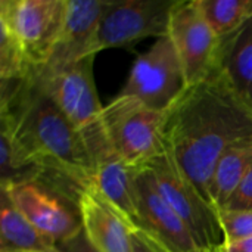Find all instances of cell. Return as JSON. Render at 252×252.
<instances>
[{
	"instance_id": "cell-1",
	"label": "cell",
	"mask_w": 252,
	"mask_h": 252,
	"mask_svg": "<svg viewBox=\"0 0 252 252\" xmlns=\"http://www.w3.org/2000/svg\"><path fill=\"white\" fill-rule=\"evenodd\" d=\"M251 139L252 108L217 68L188 86L165 112V148L210 202V188L220 158L230 148Z\"/></svg>"
},
{
	"instance_id": "cell-2",
	"label": "cell",
	"mask_w": 252,
	"mask_h": 252,
	"mask_svg": "<svg viewBox=\"0 0 252 252\" xmlns=\"http://www.w3.org/2000/svg\"><path fill=\"white\" fill-rule=\"evenodd\" d=\"M0 118L27 155L46 171L77 185H92L93 165L83 133L72 126L38 80L1 81Z\"/></svg>"
},
{
	"instance_id": "cell-3",
	"label": "cell",
	"mask_w": 252,
	"mask_h": 252,
	"mask_svg": "<svg viewBox=\"0 0 252 252\" xmlns=\"http://www.w3.org/2000/svg\"><path fill=\"white\" fill-rule=\"evenodd\" d=\"M102 126L115 154L131 168H140L162 155L165 112L136 97L117 94L102 111Z\"/></svg>"
},
{
	"instance_id": "cell-4",
	"label": "cell",
	"mask_w": 252,
	"mask_h": 252,
	"mask_svg": "<svg viewBox=\"0 0 252 252\" xmlns=\"http://www.w3.org/2000/svg\"><path fill=\"white\" fill-rule=\"evenodd\" d=\"M80 185L41 176L3 189L16 210L55 245L69 239L83 229L77 205V189Z\"/></svg>"
},
{
	"instance_id": "cell-5",
	"label": "cell",
	"mask_w": 252,
	"mask_h": 252,
	"mask_svg": "<svg viewBox=\"0 0 252 252\" xmlns=\"http://www.w3.org/2000/svg\"><path fill=\"white\" fill-rule=\"evenodd\" d=\"M148 167L161 195L188 226L202 251L216 252L224 245L219 210L188 179L171 154L165 151Z\"/></svg>"
},
{
	"instance_id": "cell-6",
	"label": "cell",
	"mask_w": 252,
	"mask_h": 252,
	"mask_svg": "<svg viewBox=\"0 0 252 252\" xmlns=\"http://www.w3.org/2000/svg\"><path fill=\"white\" fill-rule=\"evenodd\" d=\"M188 87L185 69L171 38H158L137 56L120 96L136 97L146 106L167 112Z\"/></svg>"
},
{
	"instance_id": "cell-7",
	"label": "cell",
	"mask_w": 252,
	"mask_h": 252,
	"mask_svg": "<svg viewBox=\"0 0 252 252\" xmlns=\"http://www.w3.org/2000/svg\"><path fill=\"white\" fill-rule=\"evenodd\" d=\"M137 232L157 252H207L161 195L148 165L134 170Z\"/></svg>"
},
{
	"instance_id": "cell-8",
	"label": "cell",
	"mask_w": 252,
	"mask_h": 252,
	"mask_svg": "<svg viewBox=\"0 0 252 252\" xmlns=\"http://www.w3.org/2000/svg\"><path fill=\"white\" fill-rule=\"evenodd\" d=\"M66 0H1L0 19L19 40L32 68L44 66L63 30Z\"/></svg>"
},
{
	"instance_id": "cell-9",
	"label": "cell",
	"mask_w": 252,
	"mask_h": 252,
	"mask_svg": "<svg viewBox=\"0 0 252 252\" xmlns=\"http://www.w3.org/2000/svg\"><path fill=\"white\" fill-rule=\"evenodd\" d=\"M179 0L106 1L97 35L96 52L127 47L148 37L168 35L170 18Z\"/></svg>"
},
{
	"instance_id": "cell-10",
	"label": "cell",
	"mask_w": 252,
	"mask_h": 252,
	"mask_svg": "<svg viewBox=\"0 0 252 252\" xmlns=\"http://www.w3.org/2000/svg\"><path fill=\"white\" fill-rule=\"evenodd\" d=\"M94 58L96 55L86 56L52 72L37 68L31 71L65 117L80 131L93 127L102 118L103 106L99 100L93 77Z\"/></svg>"
},
{
	"instance_id": "cell-11",
	"label": "cell",
	"mask_w": 252,
	"mask_h": 252,
	"mask_svg": "<svg viewBox=\"0 0 252 252\" xmlns=\"http://www.w3.org/2000/svg\"><path fill=\"white\" fill-rule=\"evenodd\" d=\"M168 37L182 61L188 86L211 72L220 38L210 27L199 0L177 1L171 12Z\"/></svg>"
},
{
	"instance_id": "cell-12",
	"label": "cell",
	"mask_w": 252,
	"mask_h": 252,
	"mask_svg": "<svg viewBox=\"0 0 252 252\" xmlns=\"http://www.w3.org/2000/svg\"><path fill=\"white\" fill-rule=\"evenodd\" d=\"M92 158V185L115 207L134 227L137 208L134 190V170L128 167L109 145L102 120L93 127L81 131Z\"/></svg>"
},
{
	"instance_id": "cell-13",
	"label": "cell",
	"mask_w": 252,
	"mask_h": 252,
	"mask_svg": "<svg viewBox=\"0 0 252 252\" xmlns=\"http://www.w3.org/2000/svg\"><path fill=\"white\" fill-rule=\"evenodd\" d=\"M103 0H66V16L61 38L49 62L37 69H62L96 52V35L105 10Z\"/></svg>"
},
{
	"instance_id": "cell-14",
	"label": "cell",
	"mask_w": 252,
	"mask_h": 252,
	"mask_svg": "<svg viewBox=\"0 0 252 252\" xmlns=\"http://www.w3.org/2000/svg\"><path fill=\"white\" fill-rule=\"evenodd\" d=\"M77 205L89 241L100 252H133L134 227L93 185L77 189Z\"/></svg>"
},
{
	"instance_id": "cell-15",
	"label": "cell",
	"mask_w": 252,
	"mask_h": 252,
	"mask_svg": "<svg viewBox=\"0 0 252 252\" xmlns=\"http://www.w3.org/2000/svg\"><path fill=\"white\" fill-rule=\"evenodd\" d=\"M214 68L252 108V19L220 40Z\"/></svg>"
},
{
	"instance_id": "cell-16",
	"label": "cell",
	"mask_w": 252,
	"mask_h": 252,
	"mask_svg": "<svg viewBox=\"0 0 252 252\" xmlns=\"http://www.w3.org/2000/svg\"><path fill=\"white\" fill-rule=\"evenodd\" d=\"M0 252H53L55 244L41 235L0 189Z\"/></svg>"
},
{
	"instance_id": "cell-17",
	"label": "cell",
	"mask_w": 252,
	"mask_h": 252,
	"mask_svg": "<svg viewBox=\"0 0 252 252\" xmlns=\"http://www.w3.org/2000/svg\"><path fill=\"white\" fill-rule=\"evenodd\" d=\"M251 171L252 139L226 151L216 167L210 188L211 202L219 211L224 208L236 188Z\"/></svg>"
},
{
	"instance_id": "cell-18",
	"label": "cell",
	"mask_w": 252,
	"mask_h": 252,
	"mask_svg": "<svg viewBox=\"0 0 252 252\" xmlns=\"http://www.w3.org/2000/svg\"><path fill=\"white\" fill-rule=\"evenodd\" d=\"M199 6L220 40L252 19V0H199Z\"/></svg>"
},
{
	"instance_id": "cell-19",
	"label": "cell",
	"mask_w": 252,
	"mask_h": 252,
	"mask_svg": "<svg viewBox=\"0 0 252 252\" xmlns=\"http://www.w3.org/2000/svg\"><path fill=\"white\" fill-rule=\"evenodd\" d=\"M32 69L13 30L6 21L0 19V80H24Z\"/></svg>"
},
{
	"instance_id": "cell-20",
	"label": "cell",
	"mask_w": 252,
	"mask_h": 252,
	"mask_svg": "<svg viewBox=\"0 0 252 252\" xmlns=\"http://www.w3.org/2000/svg\"><path fill=\"white\" fill-rule=\"evenodd\" d=\"M219 214L224 244H232L252 238V211L221 210L219 211Z\"/></svg>"
},
{
	"instance_id": "cell-21",
	"label": "cell",
	"mask_w": 252,
	"mask_h": 252,
	"mask_svg": "<svg viewBox=\"0 0 252 252\" xmlns=\"http://www.w3.org/2000/svg\"><path fill=\"white\" fill-rule=\"evenodd\" d=\"M223 210L229 211H252V171L241 182L233 195L229 198ZM221 211V210H220Z\"/></svg>"
},
{
	"instance_id": "cell-22",
	"label": "cell",
	"mask_w": 252,
	"mask_h": 252,
	"mask_svg": "<svg viewBox=\"0 0 252 252\" xmlns=\"http://www.w3.org/2000/svg\"><path fill=\"white\" fill-rule=\"evenodd\" d=\"M53 252H100L86 236L84 230L81 229L78 233L71 236L69 239H65L62 242H58L55 245Z\"/></svg>"
},
{
	"instance_id": "cell-23",
	"label": "cell",
	"mask_w": 252,
	"mask_h": 252,
	"mask_svg": "<svg viewBox=\"0 0 252 252\" xmlns=\"http://www.w3.org/2000/svg\"><path fill=\"white\" fill-rule=\"evenodd\" d=\"M216 252H252V238L221 245Z\"/></svg>"
},
{
	"instance_id": "cell-24",
	"label": "cell",
	"mask_w": 252,
	"mask_h": 252,
	"mask_svg": "<svg viewBox=\"0 0 252 252\" xmlns=\"http://www.w3.org/2000/svg\"><path fill=\"white\" fill-rule=\"evenodd\" d=\"M133 252H157L137 232L133 235Z\"/></svg>"
}]
</instances>
